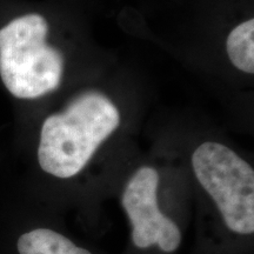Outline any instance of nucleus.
Instances as JSON below:
<instances>
[{
	"label": "nucleus",
	"mask_w": 254,
	"mask_h": 254,
	"mask_svg": "<svg viewBox=\"0 0 254 254\" xmlns=\"http://www.w3.org/2000/svg\"><path fill=\"white\" fill-rule=\"evenodd\" d=\"M119 124V111L109 98L98 92L81 94L65 112L44 122L38 148L40 167L62 179L77 176Z\"/></svg>",
	"instance_id": "1"
},
{
	"label": "nucleus",
	"mask_w": 254,
	"mask_h": 254,
	"mask_svg": "<svg viewBox=\"0 0 254 254\" xmlns=\"http://www.w3.org/2000/svg\"><path fill=\"white\" fill-rule=\"evenodd\" d=\"M195 177L217 204L226 226L239 234L254 232V171L218 142L200 145L192 155Z\"/></svg>",
	"instance_id": "3"
},
{
	"label": "nucleus",
	"mask_w": 254,
	"mask_h": 254,
	"mask_svg": "<svg viewBox=\"0 0 254 254\" xmlns=\"http://www.w3.org/2000/svg\"><path fill=\"white\" fill-rule=\"evenodd\" d=\"M227 55L237 68L254 72V20L238 25L227 38Z\"/></svg>",
	"instance_id": "6"
},
{
	"label": "nucleus",
	"mask_w": 254,
	"mask_h": 254,
	"mask_svg": "<svg viewBox=\"0 0 254 254\" xmlns=\"http://www.w3.org/2000/svg\"><path fill=\"white\" fill-rule=\"evenodd\" d=\"M19 254H92L63 234L47 228L24 233L18 240Z\"/></svg>",
	"instance_id": "5"
},
{
	"label": "nucleus",
	"mask_w": 254,
	"mask_h": 254,
	"mask_svg": "<svg viewBox=\"0 0 254 254\" xmlns=\"http://www.w3.org/2000/svg\"><path fill=\"white\" fill-rule=\"evenodd\" d=\"M49 25L40 14L19 17L0 30V77L20 99L55 91L63 77L62 53L46 44Z\"/></svg>",
	"instance_id": "2"
},
{
	"label": "nucleus",
	"mask_w": 254,
	"mask_h": 254,
	"mask_svg": "<svg viewBox=\"0 0 254 254\" xmlns=\"http://www.w3.org/2000/svg\"><path fill=\"white\" fill-rule=\"evenodd\" d=\"M159 176L152 167H141L134 173L123 194V206L132 224L133 243L139 249L158 245L164 252H173L182 243L176 222L158 207Z\"/></svg>",
	"instance_id": "4"
}]
</instances>
